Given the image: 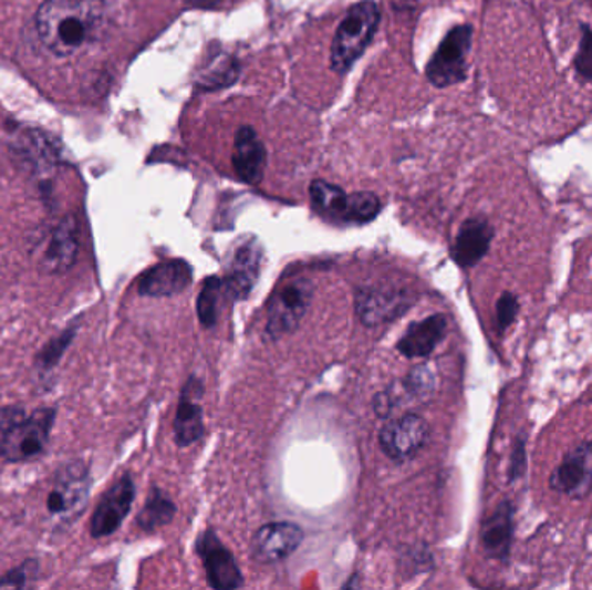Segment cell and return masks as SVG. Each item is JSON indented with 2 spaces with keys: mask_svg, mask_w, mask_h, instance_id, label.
<instances>
[{
  "mask_svg": "<svg viewBox=\"0 0 592 590\" xmlns=\"http://www.w3.org/2000/svg\"><path fill=\"white\" fill-rule=\"evenodd\" d=\"M103 21L101 0H45L37 12V32L48 51L70 58L96 42Z\"/></svg>",
  "mask_w": 592,
  "mask_h": 590,
  "instance_id": "obj_1",
  "label": "cell"
},
{
  "mask_svg": "<svg viewBox=\"0 0 592 590\" xmlns=\"http://www.w3.org/2000/svg\"><path fill=\"white\" fill-rule=\"evenodd\" d=\"M56 408L29 414L20 405L0 407V459L27 463L44 454L56 421Z\"/></svg>",
  "mask_w": 592,
  "mask_h": 590,
  "instance_id": "obj_2",
  "label": "cell"
},
{
  "mask_svg": "<svg viewBox=\"0 0 592 590\" xmlns=\"http://www.w3.org/2000/svg\"><path fill=\"white\" fill-rule=\"evenodd\" d=\"M382 12L374 0H361L346 11L331 44V70L345 75L378 32Z\"/></svg>",
  "mask_w": 592,
  "mask_h": 590,
  "instance_id": "obj_3",
  "label": "cell"
},
{
  "mask_svg": "<svg viewBox=\"0 0 592 590\" xmlns=\"http://www.w3.org/2000/svg\"><path fill=\"white\" fill-rule=\"evenodd\" d=\"M474 40V29L469 24H459L450 30L434 56L426 64V79L435 87H450L461 84L468 75V54Z\"/></svg>",
  "mask_w": 592,
  "mask_h": 590,
  "instance_id": "obj_4",
  "label": "cell"
},
{
  "mask_svg": "<svg viewBox=\"0 0 592 590\" xmlns=\"http://www.w3.org/2000/svg\"><path fill=\"white\" fill-rule=\"evenodd\" d=\"M312 293H314V286L309 279L299 278L281 286L272 294L271 303H269L267 337L271 340H279V338L293 333L311 307Z\"/></svg>",
  "mask_w": 592,
  "mask_h": 590,
  "instance_id": "obj_5",
  "label": "cell"
},
{
  "mask_svg": "<svg viewBox=\"0 0 592 590\" xmlns=\"http://www.w3.org/2000/svg\"><path fill=\"white\" fill-rule=\"evenodd\" d=\"M91 476L84 464H66V468L54 479V487L49 491L48 513L56 521H72L84 511L89 500Z\"/></svg>",
  "mask_w": 592,
  "mask_h": 590,
  "instance_id": "obj_6",
  "label": "cell"
},
{
  "mask_svg": "<svg viewBox=\"0 0 592 590\" xmlns=\"http://www.w3.org/2000/svg\"><path fill=\"white\" fill-rule=\"evenodd\" d=\"M134 499H136V484L132 476L125 473L101 497L91 518L92 537L103 539L115 534L131 513Z\"/></svg>",
  "mask_w": 592,
  "mask_h": 590,
  "instance_id": "obj_7",
  "label": "cell"
},
{
  "mask_svg": "<svg viewBox=\"0 0 592 590\" xmlns=\"http://www.w3.org/2000/svg\"><path fill=\"white\" fill-rule=\"evenodd\" d=\"M428 436V424L423 417L418 414H404L383 426L380 445L390 459L406 463L425 447Z\"/></svg>",
  "mask_w": 592,
  "mask_h": 590,
  "instance_id": "obj_8",
  "label": "cell"
},
{
  "mask_svg": "<svg viewBox=\"0 0 592 590\" xmlns=\"http://www.w3.org/2000/svg\"><path fill=\"white\" fill-rule=\"evenodd\" d=\"M414 300L406 290L397 288H364L355 297V310L362 324L376 328L401 318Z\"/></svg>",
  "mask_w": 592,
  "mask_h": 590,
  "instance_id": "obj_9",
  "label": "cell"
},
{
  "mask_svg": "<svg viewBox=\"0 0 592 590\" xmlns=\"http://www.w3.org/2000/svg\"><path fill=\"white\" fill-rule=\"evenodd\" d=\"M198 555L204 561L208 583L214 589L231 590L243 586V573L239 570L232 552L224 546L215 531H205L198 539Z\"/></svg>",
  "mask_w": 592,
  "mask_h": 590,
  "instance_id": "obj_10",
  "label": "cell"
},
{
  "mask_svg": "<svg viewBox=\"0 0 592 590\" xmlns=\"http://www.w3.org/2000/svg\"><path fill=\"white\" fill-rule=\"evenodd\" d=\"M551 488L564 496H588L592 490V441L582 442L564 456L551 476Z\"/></svg>",
  "mask_w": 592,
  "mask_h": 590,
  "instance_id": "obj_11",
  "label": "cell"
},
{
  "mask_svg": "<svg viewBox=\"0 0 592 590\" xmlns=\"http://www.w3.org/2000/svg\"><path fill=\"white\" fill-rule=\"evenodd\" d=\"M262 257V246L257 241L243 242L236 248L227 276L222 279L227 297L243 300L251 293L259 279Z\"/></svg>",
  "mask_w": 592,
  "mask_h": 590,
  "instance_id": "obj_12",
  "label": "cell"
},
{
  "mask_svg": "<svg viewBox=\"0 0 592 590\" xmlns=\"http://www.w3.org/2000/svg\"><path fill=\"white\" fill-rule=\"evenodd\" d=\"M193 282V269L184 260H167L152 267L137 281L141 297L165 298L183 293Z\"/></svg>",
  "mask_w": 592,
  "mask_h": 590,
  "instance_id": "obj_13",
  "label": "cell"
},
{
  "mask_svg": "<svg viewBox=\"0 0 592 590\" xmlns=\"http://www.w3.org/2000/svg\"><path fill=\"white\" fill-rule=\"evenodd\" d=\"M232 167L245 184L257 186L262 183L267 167L266 144L250 125H243L236 132Z\"/></svg>",
  "mask_w": 592,
  "mask_h": 590,
  "instance_id": "obj_14",
  "label": "cell"
},
{
  "mask_svg": "<svg viewBox=\"0 0 592 590\" xmlns=\"http://www.w3.org/2000/svg\"><path fill=\"white\" fill-rule=\"evenodd\" d=\"M303 537L299 525L287 521L263 525L253 537L255 558L262 562L282 561L302 546Z\"/></svg>",
  "mask_w": 592,
  "mask_h": 590,
  "instance_id": "obj_15",
  "label": "cell"
},
{
  "mask_svg": "<svg viewBox=\"0 0 592 590\" xmlns=\"http://www.w3.org/2000/svg\"><path fill=\"white\" fill-rule=\"evenodd\" d=\"M515 530V507L509 500H502L496 511L481 525L480 539L484 551L490 558L506 562L511 552Z\"/></svg>",
  "mask_w": 592,
  "mask_h": 590,
  "instance_id": "obj_16",
  "label": "cell"
},
{
  "mask_svg": "<svg viewBox=\"0 0 592 590\" xmlns=\"http://www.w3.org/2000/svg\"><path fill=\"white\" fill-rule=\"evenodd\" d=\"M492 238L494 229L486 218H468L457 232L456 241H454V262L459 267H465V269L477 266L489 251Z\"/></svg>",
  "mask_w": 592,
  "mask_h": 590,
  "instance_id": "obj_17",
  "label": "cell"
},
{
  "mask_svg": "<svg viewBox=\"0 0 592 590\" xmlns=\"http://www.w3.org/2000/svg\"><path fill=\"white\" fill-rule=\"evenodd\" d=\"M447 333V319L442 313H435L423 321L414 322L406 334L398 341L397 350L407 359L428 356L437 349Z\"/></svg>",
  "mask_w": 592,
  "mask_h": 590,
  "instance_id": "obj_18",
  "label": "cell"
},
{
  "mask_svg": "<svg viewBox=\"0 0 592 590\" xmlns=\"http://www.w3.org/2000/svg\"><path fill=\"white\" fill-rule=\"evenodd\" d=\"M201 395V386L193 393V377L184 389L174 420V438L179 447H189L204 436V408L195 398Z\"/></svg>",
  "mask_w": 592,
  "mask_h": 590,
  "instance_id": "obj_19",
  "label": "cell"
},
{
  "mask_svg": "<svg viewBox=\"0 0 592 590\" xmlns=\"http://www.w3.org/2000/svg\"><path fill=\"white\" fill-rule=\"evenodd\" d=\"M309 195H311L312 208L319 215L345 222L349 195L342 187L334 186L326 180H314L309 187Z\"/></svg>",
  "mask_w": 592,
  "mask_h": 590,
  "instance_id": "obj_20",
  "label": "cell"
},
{
  "mask_svg": "<svg viewBox=\"0 0 592 590\" xmlns=\"http://www.w3.org/2000/svg\"><path fill=\"white\" fill-rule=\"evenodd\" d=\"M239 76V63L229 54H215L198 73L196 84L201 91H219L231 87Z\"/></svg>",
  "mask_w": 592,
  "mask_h": 590,
  "instance_id": "obj_21",
  "label": "cell"
},
{
  "mask_svg": "<svg viewBox=\"0 0 592 590\" xmlns=\"http://www.w3.org/2000/svg\"><path fill=\"white\" fill-rule=\"evenodd\" d=\"M79 251L75 232L70 227H61L52 238L48 251L44 255V269L51 273H61L73 266Z\"/></svg>",
  "mask_w": 592,
  "mask_h": 590,
  "instance_id": "obj_22",
  "label": "cell"
},
{
  "mask_svg": "<svg viewBox=\"0 0 592 590\" xmlns=\"http://www.w3.org/2000/svg\"><path fill=\"white\" fill-rule=\"evenodd\" d=\"M175 507L174 500L159 490V488H153L152 494L147 497L146 504L141 509L139 516H137V525L143 528L144 531H155L158 528L165 527L174 519Z\"/></svg>",
  "mask_w": 592,
  "mask_h": 590,
  "instance_id": "obj_23",
  "label": "cell"
},
{
  "mask_svg": "<svg viewBox=\"0 0 592 590\" xmlns=\"http://www.w3.org/2000/svg\"><path fill=\"white\" fill-rule=\"evenodd\" d=\"M227 297L224 281L220 278H208L198 294V319L205 328L210 329L219 321L222 298Z\"/></svg>",
  "mask_w": 592,
  "mask_h": 590,
  "instance_id": "obj_24",
  "label": "cell"
},
{
  "mask_svg": "<svg viewBox=\"0 0 592 590\" xmlns=\"http://www.w3.org/2000/svg\"><path fill=\"white\" fill-rule=\"evenodd\" d=\"M382 211V201L374 193L361 190L349 195V205H346L345 222L349 224H367L378 217Z\"/></svg>",
  "mask_w": 592,
  "mask_h": 590,
  "instance_id": "obj_25",
  "label": "cell"
},
{
  "mask_svg": "<svg viewBox=\"0 0 592 590\" xmlns=\"http://www.w3.org/2000/svg\"><path fill=\"white\" fill-rule=\"evenodd\" d=\"M402 386L411 398H416V401L428 398L435 392V373L428 365H418L407 374Z\"/></svg>",
  "mask_w": 592,
  "mask_h": 590,
  "instance_id": "obj_26",
  "label": "cell"
},
{
  "mask_svg": "<svg viewBox=\"0 0 592 590\" xmlns=\"http://www.w3.org/2000/svg\"><path fill=\"white\" fill-rule=\"evenodd\" d=\"M575 72L585 84H592V30L582 27L581 45L575 58Z\"/></svg>",
  "mask_w": 592,
  "mask_h": 590,
  "instance_id": "obj_27",
  "label": "cell"
},
{
  "mask_svg": "<svg viewBox=\"0 0 592 590\" xmlns=\"http://www.w3.org/2000/svg\"><path fill=\"white\" fill-rule=\"evenodd\" d=\"M518 309H520V303L513 293H502L501 298L497 300L496 318L499 333H505L506 329L513 324Z\"/></svg>",
  "mask_w": 592,
  "mask_h": 590,
  "instance_id": "obj_28",
  "label": "cell"
},
{
  "mask_svg": "<svg viewBox=\"0 0 592 590\" xmlns=\"http://www.w3.org/2000/svg\"><path fill=\"white\" fill-rule=\"evenodd\" d=\"M527 469V442L523 436H518L511 451V463H509V479L517 482L525 475Z\"/></svg>",
  "mask_w": 592,
  "mask_h": 590,
  "instance_id": "obj_29",
  "label": "cell"
},
{
  "mask_svg": "<svg viewBox=\"0 0 592 590\" xmlns=\"http://www.w3.org/2000/svg\"><path fill=\"white\" fill-rule=\"evenodd\" d=\"M33 575H37V562H24L17 570L9 571L4 579L0 580V589H4V587H24L30 579H35Z\"/></svg>",
  "mask_w": 592,
  "mask_h": 590,
  "instance_id": "obj_30",
  "label": "cell"
},
{
  "mask_svg": "<svg viewBox=\"0 0 592 590\" xmlns=\"http://www.w3.org/2000/svg\"><path fill=\"white\" fill-rule=\"evenodd\" d=\"M187 2H191L196 8L211 9L217 8L222 0H187Z\"/></svg>",
  "mask_w": 592,
  "mask_h": 590,
  "instance_id": "obj_31",
  "label": "cell"
}]
</instances>
